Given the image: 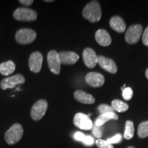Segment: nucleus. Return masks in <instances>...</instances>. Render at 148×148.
Masks as SVG:
<instances>
[{
    "label": "nucleus",
    "mask_w": 148,
    "mask_h": 148,
    "mask_svg": "<svg viewBox=\"0 0 148 148\" xmlns=\"http://www.w3.org/2000/svg\"><path fill=\"white\" fill-rule=\"evenodd\" d=\"M83 16L92 23L99 21L101 16V10L97 1H92L86 5L82 11Z\"/></svg>",
    "instance_id": "obj_1"
},
{
    "label": "nucleus",
    "mask_w": 148,
    "mask_h": 148,
    "mask_svg": "<svg viewBox=\"0 0 148 148\" xmlns=\"http://www.w3.org/2000/svg\"><path fill=\"white\" fill-rule=\"evenodd\" d=\"M23 134V127L19 123H14L6 131L4 135L5 142L12 145L21 139Z\"/></svg>",
    "instance_id": "obj_2"
},
{
    "label": "nucleus",
    "mask_w": 148,
    "mask_h": 148,
    "mask_svg": "<svg viewBox=\"0 0 148 148\" xmlns=\"http://www.w3.org/2000/svg\"><path fill=\"white\" fill-rule=\"evenodd\" d=\"M36 38V33L29 28L18 29L15 34L16 41L21 45H27L34 42Z\"/></svg>",
    "instance_id": "obj_3"
},
{
    "label": "nucleus",
    "mask_w": 148,
    "mask_h": 148,
    "mask_svg": "<svg viewBox=\"0 0 148 148\" xmlns=\"http://www.w3.org/2000/svg\"><path fill=\"white\" fill-rule=\"evenodd\" d=\"M13 16L17 21H32L36 19L37 13L32 9L18 8L13 12Z\"/></svg>",
    "instance_id": "obj_4"
},
{
    "label": "nucleus",
    "mask_w": 148,
    "mask_h": 148,
    "mask_svg": "<svg viewBox=\"0 0 148 148\" xmlns=\"http://www.w3.org/2000/svg\"><path fill=\"white\" fill-rule=\"evenodd\" d=\"M48 106L47 101L45 99H40L33 105L31 109V117L34 121H39L45 115Z\"/></svg>",
    "instance_id": "obj_5"
},
{
    "label": "nucleus",
    "mask_w": 148,
    "mask_h": 148,
    "mask_svg": "<svg viewBox=\"0 0 148 148\" xmlns=\"http://www.w3.org/2000/svg\"><path fill=\"white\" fill-rule=\"evenodd\" d=\"M143 32V27L140 24L132 25L128 27L125 35V40L129 44H135L139 40Z\"/></svg>",
    "instance_id": "obj_6"
},
{
    "label": "nucleus",
    "mask_w": 148,
    "mask_h": 148,
    "mask_svg": "<svg viewBox=\"0 0 148 148\" xmlns=\"http://www.w3.org/2000/svg\"><path fill=\"white\" fill-rule=\"evenodd\" d=\"M73 123L78 128L84 130H89L93 126V123L89 116L82 112H78L74 116Z\"/></svg>",
    "instance_id": "obj_7"
},
{
    "label": "nucleus",
    "mask_w": 148,
    "mask_h": 148,
    "mask_svg": "<svg viewBox=\"0 0 148 148\" xmlns=\"http://www.w3.org/2000/svg\"><path fill=\"white\" fill-rule=\"evenodd\" d=\"M47 62L49 69L53 74L58 75L60 72V60L58 52L51 50L47 54Z\"/></svg>",
    "instance_id": "obj_8"
},
{
    "label": "nucleus",
    "mask_w": 148,
    "mask_h": 148,
    "mask_svg": "<svg viewBox=\"0 0 148 148\" xmlns=\"http://www.w3.org/2000/svg\"><path fill=\"white\" fill-rule=\"evenodd\" d=\"M25 82V79L21 74H16L12 76L6 77L1 80L0 86L2 90L7 88H13L16 85L22 84Z\"/></svg>",
    "instance_id": "obj_9"
},
{
    "label": "nucleus",
    "mask_w": 148,
    "mask_h": 148,
    "mask_svg": "<svg viewBox=\"0 0 148 148\" xmlns=\"http://www.w3.org/2000/svg\"><path fill=\"white\" fill-rule=\"evenodd\" d=\"M43 56L42 53L35 51L30 55L29 58V67L31 71L35 73H39L42 68Z\"/></svg>",
    "instance_id": "obj_10"
},
{
    "label": "nucleus",
    "mask_w": 148,
    "mask_h": 148,
    "mask_svg": "<svg viewBox=\"0 0 148 148\" xmlns=\"http://www.w3.org/2000/svg\"><path fill=\"white\" fill-rule=\"evenodd\" d=\"M82 58L85 65L90 69L94 68L97 64L98 56L95 51L91 48L87 47L84 49L82 53Z\"/></svg>",
    "instance_id": "obj_11"
},
{
    "label": "nucleus",
    "mask_w": 148,
    "mask_h": 148,
    "mask_svg": "<svg viewBox=\"0 0 148 148\" xmlns=\"http://www.w3.org/2000/svg\"><path fill=\"white\" fill-rule=\"evenodd\" d=\"M86 82L92 87H99L104 84L105 79L103 75L97 72H90L85 77Z\"/></svg>",
    "instance_id": "obj_12"
},
{
    "label": "nucleus",
    "mask_w": 148,
    "mask_h": 148,
    "mask_svg": "<svg viewBox=\"0 0 148 148\" xmlns=\"http://www.w3.org/2000/svg\"><path fill=\"white\" fill-rule=\"evenodd\" d=\"M97 64H99V65L103 70L110 73L114 74L117 71V66H116L114 61L112 59L103 56H98Z\"/></svg>",
    "instance_id": "obj_13"
},
{
    "label": "nucleus",
    "mask_w": 148,
    "mask_h": 148,
    "mask_svg": "<svg viewBox=\"0 0 148 148\" xmlns=\"http://www.w3.org/2000/svg\"><path fill=\"white\" fill-rule=\"evenodd\" d=\"M58 53L61 64H74L79 58V55L73 51H60Z\"/></svg>",
    "instance_id": "obj_14"
},
{
    "label": "nucleus",
    "mask_w": 148,
    "mask_h": 148,
    "mask_svg": "<svg viewBox=\"0 0 148 148\" xmlns=\"http://www.w3.org/2000/svg\"><path fill=\"white\" fill-rule=\"evenodd\" d=\"M95 40L99 45L107 47L111 44V37L106 29H100L95 33Z\"/></svg>",
    "instance_id": "obj_15"
},
{
    "label": "nucleus",
    "mask_w": 148,
    "mask_h": 148,
    "mask_svg": "<svg viewBox=\"0 0 148 148\" xmlns=\"http://www.w3.org/2000/svg\"><path fill=\"white\" fill-rule=\"evenodd\" d=\"M74 98L79 102L85 104H92L95 102V99L93 96L81 90H77L73 94Z\"/></svg>",
    "instance_id": "obj_16"
},
{
    "label": "nucleus",
    "mask_w": 148,
    "mask_h": 148,
    "mask_svg": "<svg viewBox=\"0 0 148 148\" xmlns=\"http://www.w3.org/2000/svg\"><path fill=\"white\" fill-rule=\"evenodd\" d=\"M110 26L117 32H123L126 28V25L123 18L119 16H114L110 20Z\"/></svg>",
    "instance_id": "obj_17"
},
{
    "label": "nucleus",
    "mask_w": 148,
    "mask_h": 148,
    "mask_svg": "<svg viewBox=\"0 0 148 148\" xmlns=\"http://www.w3.org/2000/svg\"><path fill=\"white\" fill-rule=\"evenodd\" d=\"M118 119H119V116H118L117 114H116L114 112H110L104 114H101L96 119L95 121V124L94 125H96V126L101 127V125H103L105 123L110 121V120H117Z\"/></svg>",
    "instance_id": "obj_18"
},
{
    "label": "nucleus",
    "mask_w": 148,
    "mask_h": 148,
    "mask_svg": "<svg viewBox=\"0 0 148 148\" xmlns=\"http://www.w3.org/2000/svg\"><path fill=\"white\" fill-rule=\"evenodd\" d=\"M15 69L16 66L13 61H6L0 64V73L3 75H10L13 73Z\"/></svg>",
    "instance_id": "obj_19"
},
{
    "label": "nucleus",
    "mask_w": 148,
    "mask_h": 148,
    "mask_svg": "<svg viewBox=\"0 0 148 148\" xmlns=\"http://www.w3.org/2000/svg\"><path fill=\"white\" fill-rule=\"evenodd\" d=\"M73 137L75 140L82 142L86 146H91L95 143L94 138L90 136H86L84 134H83L81 132H76L74 134Z\"/></svg>",
    "instance_id": "obj_20"
},
{
    "label": "nucleus",
    "mask_w": 148,
    "mask_h": 148,
    "mask_svg": "<svg viewBox=\"0 0 148 148\" xmlns=\"http://www.w3.org/2000/svg\"><path fill=\"white\" fill-rule=\"evenodd\" d=\"M111 106L113 108L114 111H116L118 112H124L128 110V105L124 101L119 100V99H114L111 103Z\"/></svg>",
    "instance_id": "obj_21"
},
{
    "label": "nucleus",
    "mask_w": 148,
    "mask_h": 148,
    "mask_svg": "<svg viewBox=\"0 0 148 148\" xmlns=\"http://www.w3.org/2000/svg\"><path fill=\"white\" fill-rule=\"evenodd\" d=\"M134 133V123L131 121H127L125 123V131L124 134H123V137L126 140H130L133 138Z\"/></svg>",
    "instance_id": "obj_22"
},
{
    "label": "nucleus",
    "mask_w": 148,
    "mask_h": 148,
    "mask_svg": "<svg viewBox=\"0 0 148 148\" xmlns=\"http://www.w3.org/2000/svg\"><path fill=\"white\" fill-rule=\"evenodd\" d=\"M138 137L144 138L148 136V121L140 123L138 127Z\"/></svg>",
    "instance_id": "obj_23"
},
{
    "label": "nucleus",
    "mask_w": 148,
    "mask_h": 148,
    "mask_svg": "<svg viewBox=\"0 0 148 148\" xmlns=\"http://www.w3.org/2000/svg\"><path fill=\"white\" fill-rule=\"evenodd\" d=\"M133 95V90L130 87H125L122 92L123 98L126 101H129L132 99Z\"/></svg>",
    "instance_id": "obj_24"
},
{
    "label": "nucleus",
    "mask_w": 148,
    "mask_h": 148,
    "mask_svg": "<svg viewBox=\"0 0 148 148\" xmlns=\"http://www.w3.org/2000/svg\"><path fill=\"white\" fill-rule=\"evenodd\" d=\"M96 145L98 148H114L113 145L109 143L106 140H103L99 138L96 140Z\"/></svg>",
    "instance_id": "obj_25"
},
{
    "label": "nucleus",
    "mask_w": 148,
    "mask_h": 148,
    "mask_svg": "<svg viewBox=\"0 0 148 148\" xmlns=\"http://www.w3.org/2000/svg\"><path fill=\"white\" fill-rule=\"evenodd\" d=\"M98 110H99V112H100L101 114H104L110 112H114L113 108H112V106H109L108 104H105V103H102V104L99 105V106H98Z\"/></svg>",
    "instance_id": "obj_26"
},
{
    "label": "nucleus",
    "mask_w": 148,
    "mask_h": 148,
    "mask_svg": "<svg viewBox=\"0 0 148 148\" xmlns=\"http://www.w3.org/2000/svg\"><path fill=\"white\" fill-rule=\"evenodd\" d=\"M106 140L109 143H110L111 145L119 143L122 141V135L121 134H116L112 136V137L108 138Z\"/></svg>",
    "instance_id": "obj_27"
},
{
    "label": "nucleus",
    "mask_w": 148,
    "mask_h": 148,
    "mask_svg": "<svg viewBox=\"0 0 148 148\" xmlns=\"http://www.w3.org/2000/svg\"><path fill=\"white\" fill-rule=\"evenodd\" d=\"M92 133L95 137L99 139L101 137V136H102V131H101V127L96 126V125H94L92 128Z\"/></svg>",
    "instance_id": "obj_28"
},
{
    "label": "nucleus",
    "mask_w": 148,
    "mask_h": 148,
    "mask_svg": "<svg viewBox=\"0 0 148 148\" xmlns=\"http://www.w3.org/2000/svg\"><path fill=\"white\" fill-rule=\"evenodd\" d=\"M142 40H143L144 45L148 47V26L144 30L143 37H142Z\"/></svg>",
    "instance_id": "obj_29"
},
{
    "label": "nucleus",
    "mask_w": 148,
    "mask_h": 148,
    "mask_svg": "<svg viewBox=\"0 0 148 148\" xmlns=\"http://www.w3.org/2000/svg\"><path fill=\"white\" fill-rule=\"evenodd\" d=\"M18 1H19V3H21L22 5H27V6L32 5L33 2H34L33 0H19Z\"/></svg>",
    "instance_id": "obj_30"
},
{
    "label": "nucleus",
    "mask_w": 148,
    "mask_h": 148,
    "mask_svg": "<svg viewBox=\"0 0 148 148\" xmlns=\"http://www.w3.org/2000/svg\"><path fill=\"white\" fill-rule=\"evenodd\" d=\"M145 75H146V77L148 79V68L147 69V70H146L145 71Z\"/></svg>",
    "instance_id": "obj_31"
},
{
    "label": "nucleus",
    "mask_w": 148,
    "mask_h": 148,
    "mask_svg": "<svg viewBox=\"0 0 148 148\" xmlns=\"http://www.w3.org/2000/svg\"><path fill=\"white\" fill-rule=\"evenodd\" d=\"M45 2H48V3H49V2H53V0H45Z\"/></svg>",
    "instance_id": "obj_32"
},
{
    "label": "nucleus",
    "mask_w": 148,
    "mask_h": 148,
    "mask_svg": "<svg viewBox=\"0 0 148 148\" xmlns=\"http://www.w3.org/2000/svg\"><path fill=\"white\" fill-rule=\"evenodd\" d=\"M127 148H135V147H132V146H130V147H127Z\"/></svg>",
    "instance_id": "obj_33"
}]
</instances>
